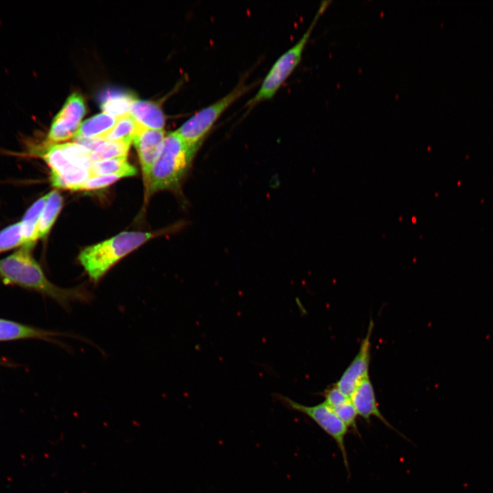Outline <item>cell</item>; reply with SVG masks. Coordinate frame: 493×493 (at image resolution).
<instances>
[{"label":"cell","instance_id":"9","mask_svg":"<svg viewBox=\"0 0 493 493\" xmlns=\"http://www.w3.org/2000/svg\"><path fill=\"white\" fill-rule=\"evenodd\" d=\"M164 129H152L142 127L132 142L138 153L144 184L147 188L153 163L157 159L164 140Z\"/></svg>","mask_w":493,"mask_h":493},{"label":"cell","instance_id":"17","mask_svg":"<svg viewBox=\"0 0 493 493\" xmlns=\"http://www.w3.org/2000/svg\"><path fill=\"white\" fill-rule=\"evenodd\" d=\"M142 126L130 115L118 118L114 126L101 140L104 141H130Z\"/></svg>","mask_w":493,"mask_h":493},{"label":"cell","instance_id":"18","mask_svg":"<svg viewBox=\"0 0 493 493\" xmlns=\"http://www.w3.org/2000/svg\"><path fill=\"white\" fill-rule=\"evenodd\" d=\"M132 142L101 140L91 151L92 162L127 156Z\"/></svg>","mask_w":493,"mask_h":493},{"label":"cell","instance_id":"21","mask_svg":"<svg viewBox=\"0 0 493 493\" xmlns=\"http://www.w3.org/2000/svg\"><path fill=\"white\" fill-rule=\"evenodd\" d=\"M22 246H25V242L20 221L0 231V253Z\"/></svg>","mask_w":493,"mask_h":493},{"label":"cell","instance_id":"10","mask_svg":"<svg viewBox=\"0 0 493 493\" xmlns=\"http://www.w3.org/2000/svg\"><path fill=\"white\" fill-rule=\"evenodd\" d=\"M356 412L360 417L369 423L372 416L377 418L387 427L399 431L386 420L380 412L373 385L369 377L360 381L350 396ZM402 436H405L400 433Z\"/></svg>","mask_w":493,"mask_h":493},{"label":"cell","instance_id":"13","mask_svg":"<svg viewBox=\"0 0 493 493\" xmlns=\"http://www.w3.org/2000/svg\"><path fill=\"white\" fill-rule=\"evenodd\" d=\"M118 118L106 113L97 114L84 123L74 136L76 140L101 139L116 124Z\"/></svg>","mask_w":493,"mask_h":493},{"label":"cell","instance_id":"12","mask_svg":"<svg viewBox=\"0 0 493 493\" xmlns=\"http://www.w3.org/2000/svg\"><path fill=\"white\" fill-rule=\"evenodd\" d=\"M60 333L34 328L18 323L0 318V341L25 338H39L47 340ZM61 335V334H60Z\"/></svg>","mask_w":493,"mask_h":493},{"label":"cell","instance_id":"16","mask_svg":"<svg viewBox=\"0 0 493 493\" xmlns=\"http://www.w3.org/2000/svg\"><path fill=\"white\" fill-rule=\"evenodd\" d=\"M136 99L131 93L109 91L103 95L100 107L103 112L120 118L129 115L130 107Z\"/></svg>","mask_w":493,"mask_h":493},{"label":"cell","instance_id":"15","mask_svg":"<svg viewBox=\"0 0 493 493\" xmlns=\"http://www.w3.org/2000/svg\"><path fill=\"white\" fill-rule=\"evenodd\" d=\"M63 200L57 190L47 193L38 225V238H45L50 231L62 209Z\"/></svg>","mask_w":493,"mask_h":493},{"label":"cell","instance_id":"6","mask_svg":"<svg viewBox=\"0 0 493 493\" xmlns=\"http://www.w3.org/2000/svg\"><path fill=\"white\" fill-rule=\"evenodd\" d=\"M277 399L290 409L301 412L312 419L321 429L329 435L337 444L343 459L349 477H350L348 454L345 444V438L349 429L336 414L333 409L325 402L315 405L307 406L297 403L292 399L277 395Z\"/></svg>","mask_w":493,"mask_h":493},{"label":"cell","instance_id":"7","mask_svg":"<svg viewBox=\"0 0 493 493\" xmlns=\"http://www.w3.org/2000/svg\"><path fill=\"white\" fill-rule=\"evenodd\" d=\"M86 112L82 97L77 92L70 95L54 117L44 144H59L74 138Z\"/></svg>","mask_w":493,"mask_h":493},{"label":"cell","instance_id":"14","mask_svg":"<svg viewBox=\"0 0 493 493\" xmlns=\"http://www.w3.org/2000/svg\"><path fill=\"white\" fill-rule=\"evenodd\" d=\"M47 194L36 201L25 212L20 221L25 246L32 248L38 238V225Z\"/></svg>","mask_w":493,"mask_h":493},{"label":"cell","instance_id":"19","mask_svg":"<svg viewBox=\"0 0 493 493\" xmlns=\"http://www.w3.org/2000/svg\"><path fill=\"white\" fill-rule=\"evenodd\" d=\"M91 177L121 172H136V168L127 161V156L114 157L92 162L89 168Z\"/></svg>","mask_w":493,"mask_h":493},{"label":"cell","instance_id":"3","mask_svg":"<svg viewBox=\"0 0 493 493\" xmlns=\"http://www.w3.org/2000/svg\"><path fill=\"white\" fill-rule=\"evenodd\" d=\"M153 236V233L151 232L123 231L84 249L78 260L89 279L97 283L121 259Z\"/></svg>","mask_w":493,"mask_h":493},{"label":"cell","instance_id":"1","mask_svg":"<svg viewBox=\"0 0 493 493\" xmlns=\"http://www.w3.org/2000/svg\"><path fill=\"white\" fill-rule=\"evenodd\" d=\"M31 248L21 249L0 260V277L5 284L36 291L57 302L65 309L75 303H89L92 295L84 288H63L51 283L32 257Z\"/></svg>","mask_w":493,"mask_h":493},{"label":"cell","instance_id":"8","mask_svg":"<svg viewBox=\"0 0 493 493\" xmlns=\"http://www.w3.org/2000/svg\"><path fill=\"white\" fill-rule=\"evenodd\" d=\"M373 328L374 323L370 319L366 335L361 342L357 355L335 384L342 392L349 397L351 396L358 383L364 378L369 377L368 371L371 351L370 338Z\"/></svg>","mask_w":493,"mask_h":493},{"label":"cell","instance_id":"5","mask_svg":"<svg viewBox=\"0 0 493 493\" xmlns=\"http://www.w3.org/2000/svg\"><path fill=\"white\" fill-rule=\"evenodd\" d=\"M254 86L240 81L226 95L197 112L176 131L189 148L197 152L220 116Z\"/></svg>","mask_w":493,"mask_h":493},{"label":"cell","instance_id":"11","mask_svg":"<svg viewBox=\"0 0 493 493\" xmlns=\"http://www.w3.org/2000/svg\"><path fill=\"white\" fill-rule=\"evenodd\" d=\"M129 115L142 127L152 129H163L164 115L157 104L149 101L136 99L131 103Z\"/></svg>","mask_w":493,"mask_h":493},{"label":"cell","instance_id":"2","mask_svg":"<svg viewBox=\"0 0 493 493\" xmlns=\"http://www.w3.org/2000/svg\"><path fill=\"white\" fill-rule=\"evenodd\" d=\"M197 151L189 148L176 131L164 138L153 164L146 190L149 197L162 190H178L188 173Z\"/></svg>","mask_w":493,"mask_h":493},{"label":"cell","instance_id":"20","mask_svg":"<svg viewBox=\"0 0 493 493\" xmlns=\"http://www.w3.org/2000/svg\"><path fill=\"white\" fill-rule=\"evenodd\" d=\"M136 172H121L114 174L92 176L83 183L76 186L73 190H94L104 188L123 177H131L136 175Z\"/></svg>","mask_w":493,"mask_h":493},{"label":"cell","instance_id":"4","mask_svg":"<svg viewBox=\"0 0 493 493\" xmlns=\"http://www.w3.org/2000/svg\"><path fill=\"white\" fill-rule=\"evenodd\" d=\"M330 1L321 2L312 23L299 41L283 53L273 64L262 82L256 94L246 106L251 108L262 101L275 96L282 84L300 63L304 49L320 16L328 8Z\"/></svg>","mask_w":493,"mask_h":493},{"label":"cell","instance_id":"22","mask_svg":"<svg viewBox=\"0 0 493 493\" xmlns=\"http://www.w3.org/2000/svg\"><path fill=\"white\" fill-rule=\"evenodd\" d=\"M333 411L349 429H351L352 431L360 436L357 425V418L358 414L351 401V399H349L347 401L340 404L339 406L333 409Z\"/></svg>","mask_w":493,"mask_h":493}]
</instances>
